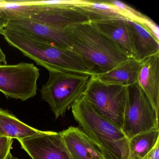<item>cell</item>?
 Returning <instances> with one entry per match:
<instances>
[{
	"label": "cell",
	"instance_id": "1",
	"mask_svg": "<svg viewBox=\"0 0 159 159\" xmlns=\"http://www.w3.org/2000/svg\"><path fill=\"white\" fill-rule=\"evenodd\" d=\"M71 50L84 59L92 76L103 74L128 58L93 23H82L65 30Z\"/></svg>",
	"mask_w": 159,
	"mask_h": 159
},
{
	"label": "cell",
	"instance_id": "2",
	"mask_svg": "<svg viewBox=\"0 0 159 159\" xmlns=\"http://www.w3.org/2000/svg\"><path fill=\"white\" fill-rule=\"evenodd\" d=\"M0 34L10 45L48 71L92 76L85 61L71 49L60 48L36 36L6 28L2 29Z\"/></svg>",
	"mask_w": 159,
	"mask_h": 159
},
{
	"label": "cell",
	"instance_id": "3",
	"mask_svg": "<svg viewBox=\"0 0 159 159\" xmlns=\"http://www.w3.org/2000/svg\"><path fill=\"white\" fill-rule=\"evenodd\" d=\"M74 119L105 159H128L129 139L121 129L98 114L84 96L71 106Z\"/></svg>",
	"mask_w": 159,
	"mask_h": 159
},
{
	"label": "cell",
	"instance_id": "4",
	"mask_svg": "<svg viewBox=\"0 0 159 159\" xmlns=\"http://www.w3.org/2000/svg\"><path fill=\"white\" fill-rule=\"evenodd\" d=\"M49 72V79L41 89V95L57 119L83 96L91 76L65 71Z\"/></svg>",
	"mask_w": 159,
	"mask_h": 159
},
{
	"label": "cell",
	"instance_id": "5",
	"mask_svg": "<svg viewBox=\"0 0 159 159\" xmlns=\"http://www.w3.org/2000/svg\"><path fill=\"white\" fill-rule=\"evenodd\" d=\"M128 87L101 82L91 76L84 96L94 110L121 129Z\"/></svg>",
	"mask_w": 159,
	"mask_h": 159
},
{
	"label": "cell",
	"instance_id": "6",
	"mask_svg": "<svg viewBox=\"0 0 159 159\" xmlns=\"http://www.w3.org/2000/svg\"><path fill=\"white\" fill-rule=\"evenodd\" d=\"M159 113L137 83L128 87L121 129L126 137L159 129Z\"/></svg>",
	"mask_w": 159,
	"mask_h": 159
},
{
	"label": "cell",
	"instance_id": "7",
	"mask_svg": "<svg viewBox=\"0 0 159 159\" xmlns=\"http://www.w3.org/2000/svg\"><path fill=\"white\" fill-rule=\"evenodd\" d=\"M39 69L31 63L0 65V92L7 98L26 101L37 94Z\"/></svg>",
	"mask_w": 159,
	"mask_h": 159
},
{
	"label": "cell",
	"instance_id": "8",
	"mask_svg": "<svg viewBox=\"0 0 159 159\" xmlns=\"http://www.w3.org/2000/svg\"><path fill=\"white\" fill-rule=\"evenodd\" d=\"M18 141L32 159H71L60 132L42 131Z\"/></svg>",
	"mask_w": 159,
	"mask_h": 159
},
{
	"label": "cell",
	"instance_id": "9",
	"mask_svg": "<svg viewBox=\"0 0 159 159\" xmlns=\"http://www.w3.org/2000/svg\"><path fill=\"white\" fill-rule=\"evenodd\" d=\"M47 26L65 30L72 26L89 22L88 18L72 7L42 6L40 11L30 18Z\"/></svg>",
	"mask_w": 159,
	"mask_h": 159
},
{
	"label": "cell",
	"instance_id": "10",
	"mask_svg": "<svg viewBox=\"0 0 159 159\" xmlns=\"http://www.w3.org/2000/svg\"><path fill=\"white\" fill-rule=\"evenodd\" d=\"M5 28L36 36L60 48L71 49L65 30L44 25L30 18L11 21Z\"/></svg>",
	"mask_w": 159,
	"mask_h": 159
},
{
	"label": "cell",
	"instance_id": "11",
	"mask_svg": "<svg viewBox=\"0 0 159 159\" xmlns=\"http://www.w3.org/2000/svg\"><path fill=\"white\" fill-rule=\"evenodd\" d=\"M71 159H105L102 152L81 129L70 126L60 132Z\"/></svg>",
	"mask_w": 159,
	"mask_h": 159
},
{
	"label": "cell",
	"instance_id": "12",
	"mask_svg": "<svg viewBox=\"0 0 159 159\" xmlns=\"http://www.w3.org/2000/svg\"><path fill=\"white\" fill-rule=\"evenodd\" d=\"M137 84L159 113V52L142 61Z\"/></svg>",
	"mask_w": 159,
	"mask_h": 159
},
{
	"label": "cell",
	"instance_id": "13",
	"mask_svg": "<svg viewBox=\"0 0 159 159\" xmlns=\"http://www.w3.org/2000/svg\"><path fill=\"white\" fill-rule=\"evenodd\" d=\"M142 64V61L128 57L108 72L92 76L104 83L129 87L137 83Z\"/></svg>",
	"mask_w": 159,
	"mask_h": 159
},
{
	"label": "cell",
	"instance_id": "14",
	"mask_svg": "<svg viewBox=\"0 0 159 159\" xmlns=\"http://www.w3.org/2000/svg\"><path fill=\"white\" fill-rule=\"evenodd\" d=\"M93 24L108 36L127 57H134L131 32L126 19H112Z\"/></svg>",
	"mask_w": 159,
	"mask_h": 159
},
{
	"label": "cell",
	"instance_id": "15",
	"mask_svg": "<svg viewBox=\"0 0 159 159\" xmlns=\"http://www.w3.org/2000/svg\"><path fill=\"white\" fill-rule=\"evenodd\" d=\"M130 28L134 58L140 61L159 52V42L140 24L127 20Z\"/></svg>",
	"mask_w": 159,
	"mask_h": 159
},
{
	"label": "cell",
	"instance_id": "16",
	"mask_svg": "<svg viewBox=\"0 0 159 159\" xmlns=\"http://www.w3.org/2000/svg\"><path fill=\"white\" fill-rule=\"evenodd\" d=\"M42 7L25 4L23 0H0V23L5 29L11 21L31 18Z\"/></svg>",
	"mask_w": 159,
	"mask_h": 159
},
{
	"label": "cell",
	"instance_id": "17",
	"mask_svg": "<svg viewBox=\"0 0 159 159\" xmlns=\"http://www.w3.org/2000/svg\"><path fill=\"white\" fill-rule=\"evenodd\" d=\"M73 8L85 16L92 23L115 19L127 20L120 11L105 1H85L83 4L75 6Z\"/></svg>",
	"mask_w": 159,
	"mask_h": 159
},
{
	"label": "cell",
	"instance_id": "18",
	"mask_svg": "<svg viewBox=\"0 0 159 159\" xmlns=\"http://www.w3.org/2000/svg\"><path fill=\"white\" fill-rule=\"evenodd\" d=\"M42 131L26 124L9 111L0 108V137L19 140L38 134Z\"/></svg>",
	"mask_w": 159,
	"mask_h": 159
},
{
	"label": "cell",
	"instance_id": "19",
	"mask_svg": "<svg viewBox=\"0 0 159 159\" xmlns=\"http://www.w3.org/2000/svg\"><path fill=\"white\" fill-rule=\"evenodd\" d=\"M159 140V129L139 134L129 140L128 159H144Z\"/></svg>",
	"mask_w": 159,
	"mask_h": 159
},
{
	"label": "cell",
	"instance_id": "20",
	"mask_svg": "<svg viewBox=\"0 0 159 159\" xmlns=\"http://www.w3.org/2000/svg\"><path fill=\"white\" fill-rule=\"evenodd\" d=\"M107 4L120 11L127 20L136 22L142 25L150 18L122 2L117 0L105 1Z\"/></svg>",
	"mask_w": 159,
	"mask_h": 159
},
{
	"label": "cell",
	"instance_id": "21",
	"mask_svg": "<svg viewBox=\"0 0 159 159\" xmlns=\"http://www.w3.org/2000/svg\"><path fill=\"white\" fill-rule=\"evenodd\" d=\"M85 1L71 0H52V1H29L24 0L26 4L42 6H58V7H73L83 4Z\"/></svg>",
	"mask_w": 159,
	"mask_h": 159
},
{
	"label": "cell",
	"instance_id": "22",
	"mask_svg": "<svg viewBox=\"0 0 159 159\" xmlns=\"http://www.w3.org/2000/svg\"><path fill=\"white\" fill-rule=\"evenodd\" d=\"M13 139L11 138L0 137V159H12L11 153Z\"/></svg>",
	"mask_w": 159,
	"mask_h": 159
},
{
	"label": "cell",
	"instance_id": "23",
	"mask_svg": "<svg viewBox=\"0 0 159 159\" xmlns=\"http://www.w3.org/2000/svg\"><path fill=\"white\" fill-rule=\"evenodd\" d=\"M144 159H159V140Z\"/></svg>",
	"mask_w": 159,
	"mask_h": 159
},
{
	"label": "cell",
	"instance_id": "24",
	"mask_svg": "<svg viewBox=\"0 0 159 159\" xmlns=\"http://www.w3.org/2000/svg\"><path fill=\"white\" fill-rule=\"evenodd\" d=\"M0 63H2L3 65H6L7 64L6 56L2 50L1 46H0Z\"/></svg>",
	"mask_w": 159,
	"mask_h": 159
},
{
	"label": "cell",
	"instance_id": "25",
	"mask_svg": "<svg viewBox=\"0 0 159 159\" xmlns=\"http://www.w3.org/2000/svg\"><path fill=\"white\" fill-rule=\"evenodd\" d=\"M3 27L2 26V25L1 24V23H0V32H1V30H2V29H3Z\"/></svg>",
	"mask_w": 159,
	"mask_h": 159
},
{
	"label": "cell",
	"instance_id": "26",
	"mask_svg": "<svg viewBox=\"0 0 159 159\" xmlns=\"http://www.w3.org/2000/svg\"><path fill=\"white\" fill-rule=\"evenodd\" d=\"M12 159H17V158H14V157H13Z\"/></svg>",
	"mask_w": 159,
	"mask_h": 159
}]
</instances>
